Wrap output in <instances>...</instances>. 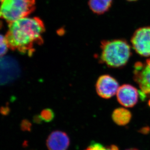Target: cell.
<instances>
[{"instance_id":"3","label":"cell","mask_w":150,"mask_h":150,"mask_svg":"<svg viewBox=\"0 0 150 150\" xmlns=\"http://www.w3.org/2000/svg\"><path fill=\"white\" fill-rule=\"evenodd\" d=\"M36 9V0H0V19L9 23L26 18Z\"/></svg>"},{"instance_id":"13","label":"cell","mask_w":150,"mask_h":150,"mask_svg":"<svg viewBox=\"0 0 150 150\" xmlns=\"http://www.w3.org/2000/svg\"><path fill=\"white\" fill-rule=\"evenodd\" d=\"M85 150H119L116 145H112L108 147H105L98 143H94L90 145Z\"/></svg>"},{"instance_id":"4","label":"cell","mask_w":150,"mask_h":150,"mask_svg":"<svg viewBox=\"0 0 150 150\" xmlns=\"http://www.w3.org/2000/svg\"><path fill=\"white\" fill-rule=\"evenodd\" d=\"M20 73V67L14 58L10 56L0 57V85L13 82Z\"/></svg>"},{"instance_id":"12","label":"cell","mask_w":150,"mask_h":150,"mask_svg":"<svg viewBox=\"0 0 150 150\" xmlns=\"http://www.w3.org/2000/svg\"><path fill=\"white\" fill-rule=\"evenodd\" d=\"M40 115L42 121L46 122H49L53 120L55 117V114L52 109L46 108L41 112Z\"/></svg>"},{"instance_id":"6","label":"cell","mask_w":150,"mask_h":150,"mask_svg":"<svg viewBox=\"0 0 150 150\" xmlns=\"http://www.w3.org/2000/svg\"><path fill=\"white\" fill-rule=\"evenodd\" d=\"M133 48L142 56L150 57V26L139 28L132 37Z\"/></svg>"},{"instance_id":"10","label":"cell","mask_w":150,"mask_h":150,"mask_svg":"<svg viewBox=\"0 0 150 150\" xmlns=\"http://www.w3.org/2000/svg\"><path fill=\"white\" fill-rule=\"evenodd\" d=\"M114 122L117 125L125 126L131 121L132 114L130 111L124 108H118L114 110L112 115Z\"/></svg>"},{"instance_id":"16","label":"cell","mask_w":150,"mask_h":150,"mask_svg":"<svg viewBox=\"0 0 150 150\" xmlns=\"http://www.w3.org/2000/svg\"><path fill=\"white\" fill-rule=\"evenodd\" d=\"M34 122L37 123H40L42 120L40 118V115H36L35 117H34Z\"/></svg>"},{"instance_id":"11","label":"cell","mask_w":150,"mask_h":150,"mask_svg":"<svg viewBox=\"0 0 150 150\" xmlns=\"http://www.w3.org/2000/svg\"><path fill=\"white\" fill-rule=\"evenodd\" d=\"M113 0H89L90 8L97 14H103L108 11L112 4Z\"/></svg>"},{"instance_id":"9","label":"cell","mask_w":150,"mask_h":150,"mask_svg":"<svg viewBox=\"0 0 150 150\" xmlns=\"http://www.w3.org/2000/svg\"><path fill=\"white\" fill-rule=\"evenodd\" d=\"M70 143L67 134L61 131L52 132L46 140V146L49 150H67Z\"/></svg>"},{"instance_id":"17","label":"cell","mask_w":150,"mask_h":150,"mask_svg":"<svg viewBox=\"0 0 150 150\" xmlns=\"http://www.w3.org/2000/svg\"><path fill=\"white\" fill-rule=\"evenodd\" d=\"M126 150H139L138 149H136V148H131V149H127Z\"/></svg>"},{"instance_id":"2","label":"cell","mask_w":150,"mask_h":150,"mask_svg":"<svg viewBox=\"0 0 150 150\" xmlns=\"http://www.w3.org/2000/svg\"><path fill=\"white\" fill-rule=\"evenodd\" d=\"M100 61L112 68L122 67L131 56V47L123 39L101 41Z\"/></svg>"},{"instance_id":"8","label":"cell","mask_w":150,"mask_h":150,"mask_svg":"<svg viewBox=\"0 0 150 150\" xmlns=\"http://www.w3.org/2000/svg\"><path fill=\"white\" fill-rule=\"evenodd\" d=\"M117 101L125 107H133L137 103L139 93L137 88L130 84H124L117 93Z\"/></svg>"},{"instance_id":"1","label":"cell","mask_w":150,"mask_h":150,"mask_svg":"<svg viewBox=\"0 0 150 150\" xmlns=\"http://www.w3.org/2000/svg\"><path fill=\"white\" fill-rule=\"evenodd\" d=\"M45 31L40 18H24L9 23L5 37L9 48L31 57L35 52V45L43 44L42 35Z\"/></svg>"},{"instance_id":"5","label":"cell","mask_w":150,"mask_h":150,"mask_svg":"<svg viewBox=\"0 0 150 150\" xmlns=\"http://www.w3.org/2000/svg\"><path fill=\"white\" fill-rule=\"evenodd\" d=\"M134 80L140 89V96H150V59L145 63L136 62L134 65Z\"/></svg>"},{"instance_id":"15","label":"cell","mask_w":150,"mask_h":150,"mask_svg":"<svg viewBox=\"0 0 150 150\" xmlns=\"http://www.w3.org/2000/svg\"><path fill=\"white\" fill-rule=\"evenodd\" d=\"M31 127V124L29 121H27L26 120H25L22 121L21 124V128L22 130L24 131H29L30 130V128Z\"/></svg>"},{"instance_id":"18","label":"cell","mask_w":150,"mask_h":150,"mask_svg":"<svg viewBox=\"0 0 150 150\" xmlns=\"http://www.w3.org/2000/svg\"><path fill=\"white\" fill-rule=\"evenodd\" d=\"M127 1H137V0H127Z\"/></svg>"},{"instance_id":"7","label":"cell","mask_w":150,"mask_h":150,"mask_svg":"<svg viewBox=\"0 0 150 150\" xmlns=\"http://www.w3.org/2000/svg\"><path fill=\"white\" fill-rule=\"evenodd\" d=\"M119 87L117 81L109 75L100 76L96 85L97 94L102 98L105 99L111 98L117 94Z\"/></svg>"},{"instance_id":"14","label":"cell","mask_w":150,"mask_h":150,"mask_svg":"<svg viewBox=\"0 0 150 150\" xmlns=\"http://www.w3.org/2000/svg\"><path fill=\"white\" fill-rule=\"evenodd\" d=\"M8 48L6 37L0 34V57L4 56L7 53Z\"/></svg>"}]
</instances>
